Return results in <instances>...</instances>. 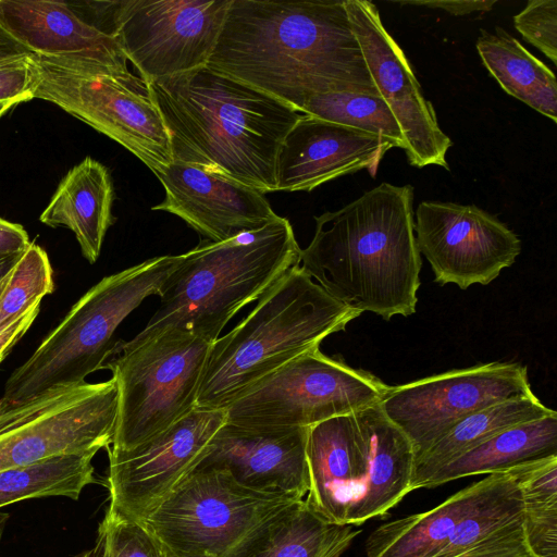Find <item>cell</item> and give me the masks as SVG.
<instances>
[{"mask_svg": "<svg viewBox=\"0 0 557 557\" xmlns=\"http://www.w3.org/2000/svg\"><path fill=\"white\" fill-rule=\"evenodd\" d=\"M207 65L298 111L327 92L380 96L344 0H232Z\"/></svg>", "mask_w": 557, "mask_h": 557, "instance_id": "obj_1", "label": "cell"}, {"mask_svg": "<svg viewBox=\"0 0 557 557\" xmlns=\"http://www.w3.org/2000/svg\"><path fill=\"white\" fill-rule=\"evenodd\" d=\"M314 221L299 262L314 282L360 314L391 320L416 312L422 260L411 185L384 182Z\"/></svg>", "mask_w": 557, "mask_h": 557, "instance_id": "obj_2", "label": "cell"}, {"mask_svg": "<svg viewBox=\"0 0 557 557\" xmlns=\"http://www.w3.org/2000/svg\"><path fill=\"white\" fill-rule=\"evenodd\" d=\"M149 84L173 161L276 191L278 149L304 113L208 65Z\"/></svg>", "mask_w": 557, "mask_h": 557, "instance_id": "obj_3", "label": "cell"}, {"mask_svg": "<svg viewBox=\"0 0 557 557\" xmlns=\"http://www.w3.org/2000/svg\"><path fill=\"white\" fill-rule=\"evenodd\" d=\"M300 250L290 222L280 215L225 242L202 239L180 255L146 326L122 343L134 346L165 330L181 329L212 344L239 310L299 264Z\"/></svg>", "mask_w": 557, "mask_h": 557, "instance_id": "obj_4", "label": "cell"}, {"mask_svg": "<svg viewBox=\"0 0 557 557\" xmlns=\"http://www.w3.org/2000/svg\"><path fill=\"white\" fill-rule=\"evenodd\" d=\"M360 313L332 297L298 264L209 350L198 409H226L245 389L298 356L320 348Z\"/></svg>", "mask_w": 557, "mask_h": 557, "instance_id": "obj_5", "label": "cell"}, {"mask_svg": "<svg viewBox=\"0 0 557 557\" xmlns=\"http://www.w3.org/2000/svg\"><path fill=\"white\" fill-rule=\"evenodd\" d=\"M178 262L180 255L153 257L99 281L11 373L2 398L22 401L54 386L83 383L103 369L116 329L147 297L160 295Z\"/></svg>", "mask_w": 557, "mask_h": 557, "instance_id": "obj_6", "label": "cell"}, {"mask_svg": "<svg viewBox=\"0 0 557 557\" xmlns=\"http://www.w3.org/2000/svg\"><path fill=\"white\" fill-rule=\"evenodd\" d=\"M306 503L337 524L384 517L410 492L411 463L394 437L368 432L355 413L308 428Z\"/></svg>", "mask_w": 557, "mask_h": 557, "instance_id": "obj_7", "label": "cell"}, {"mask_svg": "<svg viewBox=\"0 0 557 557\" xmlns=\"http://www.w3.org/2000/svg\"><path fill=\"white\" fill-rule=\"evenodd\" d=\"M26 64L33 99L55 104L119 143L152 172L173 162L169 133L148 81L72 58L32 53Z\"/></svg>", "mask_w": 557, "mask_h": 557, "instance_id": "obj_8", "label": "cell"}, {"mask_svg": "<svg viewBox=\"0 0 557 557\" xmlns=\"http://www.w3.org/2000/svg\"><path fill=\"white\" fill-rule=\"evenodd\" d=\"M211 344L181 329L146 342L115 344L103 366L117 388L111 451H127L164 432L196 408Z\"/></svg>", "mask_w": 557, "mask_h": 557, "instance_id": "obj_9", "label": "cell"}, {"mask_svg": "<svg viewBox=\"0 0 557 557\" xmlns=\"http://www.w3.org/2000/svg\"><path fill=\"white\" fill-rule=\"evenodd\" d=\"M300 498L195 468L141 522L168 557H227L248 535Z\"/></svg>", "mask_w": 557, "mask_h": 557, "instance_id": "obj_10", "label": "cell"}, {"mask_svg": "<svg viewBox=\"0 0 557 557\" xmlns=\"http://www.w3.org/2000/svg\"><path fill=\"white\" fill-rule=\"evenodd\" d=\"M388 389L369 371L315 348L245 389L225 409V422L255 430L309 428L377 405Z\"/></svg>", "mask_w": 557, "mask_h": 557, "instance_id": "obj_11", "label": "cell"}, {"mask_svg": "<svg viewBox=\"0 0 557 557\" xmlns=\"http://www.w3.org/2000/svg\"><path fill=\"white\" fill-rule=\"evenodd\" d=\"M116 413L117 388L112 377L54 386L22 401L1 397L0 471L108 449Z\"/></svg>", "mask_w": 557, "mask_h": 557, "instance_id": "obj_12", "label": "cell"}, {"mask_svg": "<svg viewBox=\"0 0 557 557\" xmlns=\"http://www.w3.org/2000/svg\"><path fill=\"white\" fill-rule=\"evenodd\" d=\"M231 1H112L109 30L151 83L208 64Z\"/></svg>", "mask_w": 557, "mask_h": 557, "instance_id": "obj_13", "label": "cell"}, {"mask_svg": "<svg viewBox=\"0 0 557 557\" xmlns=\"http://www.w3.org/2000/svg\"><path fill=\"white\" fill-rule=\"evenodd\" d=\"M531 394L525 366L494 361L389 386L380 407L409 438L416 459L468 414Z\"/></svg>", "mask_w": 557, "mask_h": 557, "instance_id": "obj_14", "label": "cell"}, {"mask_svg": "<svg viewBox=\"0 0 557 557\" xmlns=\"http://www.w3.org/2000/svg\"><path fill=\"white\" fill-rule=\"evenodd\" d=\"M413 228L419 252L440 285L455 284L460 289L488 285L521 252L520 238L474 205L422 201Z\"/></svg>", "mask_w": 557, "mask_h": 557, "instance_id": "obj_15", "label": "cell"}, {"mask_svg": "<svg viewBox=\"0 0 557 557\" xmlns=\"http://www.w3.org/2000/svg\"><path fill=\"white\" fill-rule=\"evenodd\" d=\"M225 421L224 409L195 408L134 449H108L109 508L141 522L199 465Z\"/></svg>", "mask_w": 557, "mask_h": 557, "instance_id": "obj_16", "label": "cell"}, {"mask_svg": "<svg viewBox=\"0 0 557 557\" xmlns=\"http://www.w3.org/2000/svg\"><path fill=\"white\" fill-rule=\"evenodd\" d=\"M344 2L374 86L401 129L409 165L449 170L446 154L453 141L440 127L431 101L403 49L385 29L376 5L368 0Z\"/></svg>", "mask_w": 557, "mask_h": 557, "instance_id": "obj_17", "label": "cell"}, {"mask_svg": "<svg viewBox=\"0 0 557 557\" xmlns=\"http://www.w3.org/2000/svg\"><path fill=\"white\" fill-rule=\"evenodd\" d=\"M153 173L165 197L151 209L177 215L207 240L232 239L277 216L261 191L197 165L173 161Z\"/></svg>", "mask_w": 557, "mask_h": 557, "instance_id": "obj_18", "label": "cell"}, {"mask_svg": "<svg viewBox=\"0 0 557 557\" xmlns=\"http://www.w3.org/2000/svg\"><path fill=\"white\" fill-rule=\"evenodd\" d=\"M391 148L377 134L302 114L278 149L276 191H311L363 169L375 176Z\"/></svg>", "mask_w": 557, "mask_h": 557, "instance_id": "obj_19", "label": "cell"}, {"mask_svg": "<svg viewBox=\"0 0 557 557\" xmlns=\"http://www.w3.org/2000/svg\"><path fill=\"white\" fill-rule=\"evenodd\" d=\"M308 428L255 430L224 423L196 468L223 470L239 484L304 499Z\"/></svg>", "mask_w": 557, "mask_h": 557, "instance_id": "obj_20", "label": "cell"}, {"mask_svg": "<svg viewBox=\"0 0 557 557\" xmlns=\"http://www.w3.org/2000/svg\"><path fill=\"white\" fill-rule=\"evenodd\" d=\"M0 26L33 54L79 59L128 71L115 38L70 3L0 0Z\"/></svg>", "mask_w": 557, "mask_h": 557, "instance_id": "obj_21", "label": "cell"}, {"mask_svg": "<svg viewBox=\"0 0 557 557\" xmlns=\"http://www.w3.org/2000/svg\"><path fill=\"white\" fill-rule=\"evenodd\" d=\"M433 557H534L525 539L521 493L506 471L481 480L471 506Z\"/></svg>", "mask_w": 557, "mask_h": 557, "instance_id": "obj_22", "label": "cell"}, {"mask_svg": "<svg viewBox=\"0 0 557 557\" xmlns=\"http://www.w3.org/2000/svg\"><path fill=\"white\" fill-rule=\"evenodd\" d=\"M114 188L106 165L84 158L60 181L39 220L72 231L89 263L99 258L107 231L114 222Z\"/></svg>", "mask_w": 557, "mask_h": 557, "instance_id": "obj_23", "label": "cell"}, {"mask_svg": "<svg viewBox=\"0 0 557 557\" xmlns=\"http://www.w3.org/2000/svg\"><path fill=\"white\" fill-rule=\"evenodd\" d=\"M360 533L318 515L304 499L248 535L227 557H341Z\"/></svg>", "mask_w": 557, "mask_h": 557, "instance_id": "obj_24", "label": "cell"}, {"mask_svg": "<svg viewBox=\"0 0 557 557\" xmlns=\"http://www.w3.org/2000/svg\"><path fill=\"white\" fill-rule=\"evenodd\" d=\"M557 456V412L509 426L436 468L418 488H432L460 478L504 472L517 465Z\"/></svg>", "mask_w": 557, "mask_h": 557, "instance_id": "obj_25", "label": "cell"}, {"mask_svg": "<svg viewBox=\"0 0 557 557\" xmlns=\"http://www.w3.org/2000/svg\"><path fill=\"white\" fill-rule=\"evenodd\" d=\"M475 47L503 90L557 122V81L548 66L498 26L481 30Z\"/></svg>", "mask_w": 557, "mask_h": 557, "instance_id": "obj_26", "label": "cell"}, {"mask_svg": "<svg viewBox=\"0 0 557 557\" xmlns=\"http://www.w3.org/2000/svg\"><path fill=\"white\" fill-rule=\"evenodd\" d=\"M481 487V480L436 507L377 527L366 541V557H433L445 545Z\"/></svg>", "mask_w": 557, "mask_h": 557, "instance_id": "obj_27", "label": "cell"}, {"mask_svg": "<svg viewBox=\"0 0 557 557\" xmlns=\"http://www.w3.org/2000/svg\"><path fill=\"white\" fill-rule=\"evenodd\" d=\"M554 412L555 410L546 407L533 393L496 403L468 414L414 459L410 490H416L417 484L436 468L496 433Z\"/></svg>", "mask_w": 557, "mask_h": 557, "instance_id": "obj_28", "label": "cell"}, {"mask_svg": "<svg viewBox=\"0 0 557 557\" xmlns=\"http://www.w3.org/2000/svg\"><path fill=\"white\" fill-rule=\"evenodd\" d=\"M94 454L64 455L0 471V509L14 503L51 496L77 500L83 490L97 483Z\"/></svg>", "mask_w": 557, "mask_h": 557, "instance_id": "obj_29", "label": "cell"}, {"mask_svg": "<svg viewBox=\"0 0 557 557\" xmlns=\"http://www.w3.org/2000/svg\"><path fill=\"white\" fill-rule=\"evenodd\" d=\"M506 472L521 493L530 550L534 557H557V456L527 461Z\"/></svg>", "mask_w": 557, "mask_h": 557, "instance_id": "obj_30", "label": "cell"}, {"mask_svg": "<svg viewBox=\"0 0 557 557\" xmlns=\"http://www.w3.org/2000/svg\"><path fill=\"white\" fill-rule=\"evenodd\" d=\"M301 113L377 134L405 150L401 129L386 102L376 95L334 91L310 98Z\"/></svg>", "mask_w": 557, "mask_h": 557, "instance_id": "obj_31", "label": "cell"}, {"mask_svg": "<svg viewBox=\"0 0 557 557\" xmlns=\"http://www.w3.org/2000/svg\"><path fill=\"white\" fill-rule=\"evenodd\" d=\"M47 252L30 243L20 256L0 295V326L20 317L54 289Z\"/></svg>", "mask_w": 557, "mask_h": 557, "instance_id": "obj_32", "label": "cell"}, {"mask_svg": "<svg viewBox=\"0 0 557 557\" xmlns=\"http://www.w3.org/2000/svg\"><path fill=\"white\" fill-rule=\"evenodd\" d=\"M90 557H168L143 522L108 507Z\"/></svg>", "mask_w": 557, "mask_h": 557, "instance_id": "obj_33", "label": "cell"}, {"mask_svg": "<svg viewBox=\"0 0 557 557\" xmlns=\"http://www.w3.org/2000/svg\"><path fill=\"white\" fill-rule=\"evenodd\" d=\"M513 24L529 44L557 63V0L528 1Z\"/></svg>", "mask_w": 557, "mask_h": 557, "instance_id": "obj_34", "label": "cell"}, {"mask_svg": "<svg viewBox=\"0 0 557 557\" xmlns=\"http://www.w3.org/2000/svg\"><path fill=\"white\" fill-rule=\"evenodd\" d=\"M26 59L0 66V102L21 103L33 99Z\"/></svg>", "mask_w": 557, "mask_h": 557, "instance_id": "obj_35", "label": "cell"}, {"mask_svg": "<svg viewBox=\"0 0 557 557\" xmlns=\"http://www.w3.org/2000/svg\"><path fill=\"white\" fill-rule=\"evenodd\" d=\"M39 310L40 302H37L20 317L0 326V363L29 330Z\"/></svg>", "mask_w": 557, "mask_h": 557, "instance_id": "obj_36", "label": "cell"}, {"mask_svg": "<svg viewBox=\"0 0 557 557\" xmlns=\"http://www.w3.org/2000/svg\"><path fill=\"white\" fill-rule=\"evenodd\" d=\"M400 5H422L430 9H441L455 16H463L474 12L491 11L497 0H408L393 1Z\"/></svg>", "mask_w": 557, "mask_h": 557, "instance_id": "obj_37", "label": "cell"}, {"mask_svg": "<svg viewBox=\"0 0 557 557\" xmlns=\"http://www.w3.org/2000/svg\"><path fill=\"white\" fill-rule=\"evenodd\" d=\"M30 242L26 230L17 223L0 216V250L11 255H22Z\"/></svg>", "mask_w": 557, "mask_h": 557, "instance_id": "obj_38", "label": "cell"}, {"mask_svg": "<svg viewBox=\"0 0 557 557\" xmlns=\"http://www.w3.org/2000/svg\"><path fill=\"white\" fill-rule=\"evenodd\" d=\"M32 54L0 26V66L26 59Z\"/></svg>", "mask_w": 557, "mask_h": 557, "instance_id": "obj_39", "label": "cell"}, {"mask_svg": "<svg viewBox=\"0 0 557 557\" xmlns=\"http://www.w3.org/2000/svg\"><path fill=\"white\" fill-rule=\"evenodd\" d=\"M20 256L5 253L0 250V281L12 270Z\"/></svg>", "mask_w": 557, "mask_h": 557, "instance_id": "obj_40", "label": "cell"}, {"mask_svg": "<svg viewBox=\"0 0 557 557\" xmlns=\"http://www.w3.org/2000/svg\"><path fill=\"white\" fill-rule=\"evenodd\" d=\"M18 103L16 102H0V117L7 114L11 109H13Z\"/></svg>", "mask_w": 557, "mask_h": 557, "instance_id": "obj_41", "label": "cell"}, {"mask_svg": "<svg viewBox=\"0 0 557 557\" xmlns=\"http://www.w3.org/2000/svg\"><path fill=\"white\" fill-rule=\"evenodd\" d=\"M8 520H9V515L0 512V541L2 539Z\"/></svg>", "mask_w": 557, "mask_h": 557, "instance_id": "obj_42", "label": "cell"}, {"mask_svg": "<svg viewBox=\"0 0 557 557\" xmlns=\"http://www.w3.org/2000/svg\"><path fill=\"white\" fill-rule=\"evenodd\" d=\"M9 274H10V272L0 281V295L7 285Z\"/></svg>", "mask_w": 557, "mask_h": 557, "instance_id": "obj_43", "label": "cell"}, {"mask_svg": "<svg viewBox=\"0 0 557 557\" xmlns=\"http://www.w3.org/2000/svg\"><path fill=\"white\" fill-rule=\"evenodd\" d=\"M84 557H90V552L88 554H86Z\"/></svg>", "mask_w": 557, "mask_h": 557, "instance_id": "obj_44", "label": "cell"}]
</instances>
